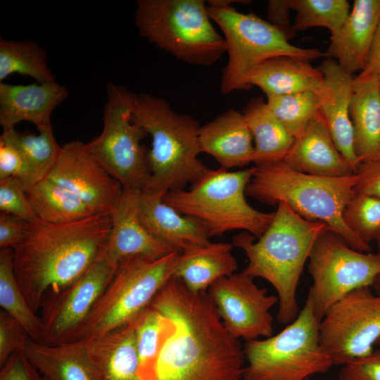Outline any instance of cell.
<instances>
[{
    "mask_svg": "<svg viewBox=\"0 0 380 380\" xmlns=\"http://www.w3.org/2000/svg\"><path fill=\"white\" fill-rule=\"evenodd\" d=\"M151 306L172 323L153 380H243V347L225 329L207 292H191L172 277Z\"/></svg>",
    "mask_w": 380,
    "mask_h": 380,
    "instance_id": "cell-1",
    "label": "cell"
},
{
    "mask_svg": "<svg viewBox=\"0 0 380 380\" xmlns=\"http://www.w3.org/2000/svg\"><path fill=\"white\" fill-rule=\"evenodd\" d=\"M111 215L99 213L63 224L27 222L13 248V270L28 304L37 314L45 298L75 283L106 245Z\"/></svg>",
    "mask_w": 380,
    "mask_h": 380,
    "instance_id": "cell-2",
    "label": "cell"
},
{
    "mask_svg": "<svg viewBox=\"0 0 380 380\" xmlns=\"http://www.w3.org/2000/svg\"><path fill=\"white\" fill-rule=\"evenodd\" d=\"M327 229L324 223L305 220L279 203L272 222L258 241L245 232L233 239L232 245L248 258L243 272L264 279L275 289L277 319L281 324H289L300 312L296 297L299 279L314 243Z\"/></svg>",
    "mask_w": 380,
    "mask_h": 380,
    "instance_id": "cell-3",
    "label": "cell"
},
{
    "mask_svg": "<svg viewBox=\"0 0 380 380\" xmlns=\"http://www.w3.org/2000/svg\"><path fill=\"white\" fill-rule=\"evenodd\" d=\"M356 173L345 177H322L297 171L283 161L257 164L246 186V195L260 203L288 205L310 221L324 223L352 248L365 253L371 246L362 241L346 224L343 210L355 194Z\"/></svg>",
    "mask_w": 380,
    "mask_h": 380,
    "instance_id": "cell-4",
    "label": "cell"
},
{
    "mask_svg": "<svg viewBox=\"0 0 380 380\" xmlns=\"http://www.w3.org/2000/svg\"><path fill=\"white\" fill-rule=\"evenodd\" d=\"M132 118L152 139L148 151L151 177L143 190L164 196L169 191L194 184L209 171L198 158L201 126L195 118L145 93L134 94Z\"/></svg>",
    "mask_w": 380,
    "mask_h": 380,
    "instance_id": "cell-5",
    "label": "cell"
},
{
    "mask_svg": "<svg viewBox=\"0 0 380 380\" xmlns=\"http://www.w3.org/2000/svg\"><path fill=\"white\" fill-rule=\"evenodd\" d=\"M209 16L223 33L228 61L222 70L220 91L248 90L254 71L265 61L278 56H289L310 61L323 56L315 48L291 44L270 23L253 13L236 11L232 4L241 0L207 1Z\"/></svg>",
    "mask_w": 380,
    "mask_h": 380,
    "instance_id": "cell-6",
    "label": "cell"
},
{
    "mask_svg": "<svg viewBox=\"0 0 380 380\" xmlns=\"http://www.w3.org/2000/svg\"><path fill=\"white\" fill-rule=\"evenodd\" d=\"M253 171L254 167L238 171L210 169L191 189L169 191L163 201L202 222L210 237L243 230L258 239L272 222L274 212L258 210L247 202L246 186Z\"/></svg>",
    "mask_w": 380,
    "mask_h": 380,
    "instance_id": "cell-7",
    "label": "cell"
},
{
    "mask_svg": "<svg viewBox=\"0 0 380 380\" xmlns=\"http://www.w3.org/2000/svg\"><path fill=\"white\" fill-rule=\"evenodd\" d=\"M134 23L141 37L184 63L211 65L226 53L204 0H138Z\"/></svg>",
    "mask_w": 380,
    "mask_h": 380,
    "instance_id": "cell-8",
    "label": "cell"
},
{
    "mask_svg": "<svg viewBox=\"0 0 380 380\" xmlns=\"http://www.w3.org/2000/svg\"><path fill=\"white\" fill-rule=\"evenodd\" d=\"M179 253L174 251L158 258L137 255L122 260L70 341L97 338L131 322L151 305L172 277Z\"/></svg>",
    "mask_w": 380,
    "mask_h": 380,
    "instance_id": "cell-9",
    "label": "cell"
},
{
    "mask_svg": "<svg viewBox=\"0 0 380 380\" xmlns=\"http://www.w3.org/2000/svg\"><path fill=\"white\" fill-rule=\"evenodd\" d=\"M319 319L310 302L280 332L246 341L243 380H308L334 365L321 347Z\"/></svg>",
    "mask_w": 380,
    "mask_h": 380,
    "instance_id": "cell-10",
    "label": "cell"
},
{
    "mask_svg": "<svg viewBox=\"0 0 380 380\" xmlns=\"http://www.w3.org/2000/svg\"><path fill=\"white\" fill-rule=\"evenodd\" d=\"M100 134L86 144L103 167L123 187L142 191L151 172L148 151L141 144L147 134L132 118L134 94L109 82Z\"/></svg>",
    "mask_w": 380,
    "mask_h": 380,
    "instance_id": "cell-11",
    "label": "cell"
},
{
    "mask_svg": "<svg viewBox=\"0 0 380 380\" xmlns=\"http://www.w3.org/2000/svg\"><path fill=\"white\" fill-rule=\"evenodd\" d=\"M312 284L307 300L321 320L327 310L353 291L372 286L380 274V258L350 247L328 229L315 241L309 255Z\"/></svg>",
    "mask_w": 380,
    "mask_h": 380,
    "instance_id": "cell-12",
    "label": "cell"
},
{
    "mask_svg": "<svg viewBox=\"0 0 380 380\" xmlns=\"http://www.w3.org/2000/svg\"><path fill=\"white\" fill-rule=\"evenodd\" d=\"M371 287L349 293L319 321V343L334 365L367 356L380 340V294Z\"/></svg>",
    "mask_w": 380,
    "mask_h": 380,
    "instance_id": "cell-13",
    "label": "cell"
},
{
    "mask_svg": "<svg viewBox=\"0 0 380 380\" xmlns=\"http://www.w3.org/2000/svg\"><path fill=\"white\" fill-rule=\"evenodd\" d=\"M106 246L89 270L73 284L49 296L41 307V342H69L112 279L116 269Z\"/></svg>",
    "mask_w": 380,
    "mask_h": 380,
    "instance_id": "cell-14",
    "label": "cell"
},
{
    "mask_svg": "<svg viewBox=\"0 0 380 380\" xmlns=\"http://www.w3.org/2000/svg\"><path fill=\"white\" fill-rule=\"evenodd\" d=\"M223 325L235 338L246 341L273 335L272 308L277 296L259 287L243 271L222 278L207 291Z\"/></svg>",
    "mask_w": 380,
    "mask_h": 380,
    "instance_id": "cell-15",
    "label": "cell"
},
{
    "mask_svg": "<svg viewBox=\"0 0 380 380\" xmlns=\"http://www.w3.org/2000/svg\"><path fill=\"white\" fill-rule=\"evenodd\" d=\"M45 179L66 189L98 213L112 215L123 193L122 185L91 154L86 144L78 140L61 146Z\"/></svg>",
    "mask_w": 380,
    "mask_h": 380,
    "instance_id": "cell-16",
    "label": "cell"
},
{
    "mask_svg": "<svg viewBox=\"0 0 380 380\" xmlns=\"http://www.w3.org/2000/svg\"><path fill=\"white\" fill-rule=\"evenodd\" d=\"M323 75L315 91L319 113L324 118L335 144L345 159L356 171L358 165L354 148V132L350 115V105L354 78L336 61L327 58L319 68Z\"/></svg>",
    "mask_w": 380,
    "mask_h": 380,
    "instance_id": "cell-17",
    "label": "cell"
},
{
    "mask_svg": "<svg viewBox=\"0 0 380 380\" xmlns=\"http://www.w3.org/2000/svg\"><path fill=\"white\" fill-rule=\"evenodd\" d=\"M140 191L123 189L120 201L111 215L112 227L106 252L117 265L131 256L158 258L175 251L151 235L142 224L138 211Z\"/></svg>",
    "mask_w": 380,
    "mask_h": 380,
    "instance_id": "cell-18",
    "label": "cell"
},
{
    "mask_svg": "<svg viewBox=\"0 0 380 380\" xmlns=\"http://www.w3.org/2000/svg\"><path fill=\"white\" fill-rule=\"evenodd\" d=\"M163 198L146 190L139 194V217L151 235L179 253L210 242L208 230L202 222L178 213L165 203Z\"/></svg>",
    "mask_w": 380,
    "mask_h": 380,
    "instance_id": "cell-19",
    "label": "cell"
},
{
    "mask_svg": "<svg viewBox=\"0 0 380 380\" xmlns=\"http://www.w3.org/2000/svg\"><path fill=\"white\" fill-rule=\"evenodd\" d=\"M380 23V0H355L353 8L338 31L331 35L323 56L336 59L347 72L365 68Z\"/></svg>",
    "mask_w": 380,
    "mask_h": 380,
    "instance_id": "cell-20",
    "label": "cell"
},
{
    "mask_svg": "<svg viewBox=\"0 0 380 380\" xmlns=\"http://www.w3.org/2000/svg\"><path fill=\"white\" fill-rule=\"evenodd\" d=\"M68 96L67 88L56 81L32 84L0 82V125L3 131L15 129L21 122L37 128L51 123L54 109Z\"/></svg>",
    "mask_w": 380,
    "mask_h": 380,
    "instance_id": "cell-21",
    "label": "cell"
},
{
    "mask_svg": "<svg viewBox=\"0 0 380 380\" xmlns=\"http://www.w3.org/2000/svg\"><path fill=\"white\" fill-rule=\"evenodd\" d=\"M281 161L297 171L317 176L336 177L355 174L337 148L319 113L295 139Z\"/></svg>",
    "mask_w": 380,
    "mask_h": 380,
    "instance_id": "cell-22",
    "label": "cell"
},
{
    "mask_svg": "<svg viewBox=\"0 0 380 380\" xmlns=\"http://www.w3.org/2000/svg\"><path fill=\"white\" fill-rule=\"evenodd\" d=\"M201 153L211 156L221 167H241L253 162L252 134L242 113L229 108L200 127Z\"/></svg>",
    "mask_w": 380,
    "mask_h": 380,
    "instance_id": "cell-23",
    "label": "cell"
},
{
    "mask_svg": "<svg viewBox=\"0 0 380 380\" xmlns=\"http://www.w3.org/2000/svg\"><path fill=\"white\" fill-rule=\"evenodd\" d=\"M22 351L49 380H96L88 340L47 344L29 337Z\"/></svg>",
    "mask_w": 380,
    "mask_h": 380,
    "instance_id": "cell-24",
    "label": "cell"
},
{
    "mask_svg": "<svg viewBox=\"0 0 380 380\" xmlns=\"http://www.w3.org/2000/svg\"><path fill=\"white\" fill-rule=\"evenodd\" d=\"M350 115L358 163L380 160V77L354 78Z\"/></svg>",
    "mask_w": 380,
    "mask_h": 380,
    "instance_id": "cell-25",
    "label": "cell"
},
{
    "mask_svg": "<svg viewBox=\"0 0 380 380\" xmlns=\"http://www.w3.org/2000/svg\"><path fill=\"white\" fill-rule=\"evenodd\" d=\"M233 245L210 242L179 253L173 277L179 279L194 293H205L217 280L230 276L238 269Z\"/></svg>",
    "mask_w": 380,
    "mask_h": 380,
    "instance_id": "cell-26",
    "label": "cell"
},
{
    "mask_svg": "<svg viewBox=\"0 0 380 380\" xmlns=\"http://www.w3.org/2000/svg\"><path fill=\"white\" fill-rule=\"evenodd\" d=\"M96 380H141L132 324L88 340Z\"/></svg>",
    "mask_w": 380,
    "mask_h": 380,
    "instance_id": "cell-27",
    "label": "cell"
},
{
    "mask_svg": "<svg viewBox=\"0 0 380 380\" xmlns=\"http://www.w3.org/2000/svg\"><path fill=\"white\" fill-rule=\"evenodd\" d=\"M322 78L321 71L310 61L278 56L262 63L252 75L250 84L259 87L267 96H279L315 91Z\"/></svg>",
    "mask_w": 380,
    "mask_h": 380,
    "instance_id": "cell-28",
    "label": "cell"
},
{
    "mask_svg": "<svg viewBox=\"0 0 380 380\" xmlns=\"http://www.w3.org/2000/svg\"><path fill=\"white\" fill-rule=\"evenodd\" d=\"M254 142L255 165L281 161L295 141L262 97L251 98L243 110Z\"/></svg>",
    "mask_w": 380,
    "mask_h": 380,
    "instance_id": "cell-29",
    "label": "cell"
},
{
    "mask_svg": "<svg viewBox=\"0 0 380 380\" xmlns=\"http://www.w3.org/2000/svg\"><path fill=\"white\" fill-rule=\"evenodd\" d=\"M37 219L45 222H73L99 214L75 194L44 179L26 191Z\"/></svg>",
    "mask_w": 380,
    "mask_h": 380,
    "instance_id": "cell-30",
    "label": "cell"
},
{
    "mask_svg": "<svg viewBox=\"0 0 380 380\" xmlns=\"http://www.w3.org/2000/svg\"><path fill=\"white\" fill-rule=\"evenodd\" d=\"M47 51L33 40L0 38V82L13 73L34 78L38 83L55 82L47 63Z\"/></svg>",
    "mask_w": 380,
    "mask_h": 380,
    "instance_id": "cell-31",
    "label": "cell"
},
{
    "mask_svg": "<svg viewBox=\"0 0 380 380\" xmlns=\"http://www.w3.org/2000/svg\"><path fill=\"white\" fill-rule=\"evenodd\" d=\"M134 328L141 380H153L160 348L172 328L171 320L149 306L131 322Z\"/></svg>",
    "mask_w": 380,
    "mask_h": 380,
    "instance_id": "cell-32",
    "label": "cell"
},
{
    "mask_svg": "<svg viewBox=\"0 0 380 380\" xmlns=\"http://www.w3.org/2000/svg\"><path fill=\"white\" fill-rule=\"evenodd\" d=\"M0 305L2 310L23 326L32 340L40 341V317L32 310L19 286L13 270L11 248H1L0 251Z\"/></svg>",
    "mask_w": 380,
    "mask_h": 380,
    "instance_id": "cell-33",
    "label": "cell"
},
{
    "mask_svg": "<svg viewBox=\"0 0 380 380\" xmlns=\"http://www.w3.org/2000/svg\"><path fill=\"white\" fill-rule=\"evenodd\" d=\"M37 134L19 132L15 129L3 131L1 137L18 148L41 181L48 176L56 164L61 151L51 124L37 128Z\"/></svg>",
    "mask_w": 380,
    "mask_h": 380,
    "instance_id": "cell-34",
    "label": "cell"
},
{
    "mask_svg": "<svg viewBox=\"0 0 380 380\" xmlns=\"http://www.w3.org/2000/svg\"><path fill=\"white\" fill-rule=\"evenodd\" d=\"M288 4L290 9L296 13L293 23L296 32L323 27L333 35L341 28L350 11L346 0H288Z\"/></svg>",
    "mask_w": 380,
    "mask_h": 380,
    "instance_id": "cell-35",
    "label": "cell"
},
{
    "mask_svg": "<svg viewBox=\"0 0 380 380\" xmlns=\"http://www.w3.org/2000/svg\"><path fill=\"white\" fill-rule=\"evenodd\" d=\"M267 98V103L272 112L295 139L303 133L319 113L318 99L312 91Z\"/></svg>",
    "mask_w": 380,
    "mask_h": 380,
    "instance_id": "cell-36",
    "label": "cell"
},
{
    "mask_svg": "<svg viewBox=\"0 0 380 380\" xmlns=\"http://www.w3.org/2000/svg\"><path fill=\"white\" fill-rule=\"evenodd\" d=\"M343 217L350 230L370 246L380 233V198L355 194L346 205Z\"/></svg>",
    "mask_w": 380,
    "mask_h": 380,
    "instance_id": "cell-37",
    "label": "cell"
},
{
    "mask_svg": "<svg viewBox=\"0 0 380 380\" xmlns=\"http://www.w3.org/2000/svg\"><path fill=\"white\" fill-rule=\"evenodd\" d=\"M8 177L19 179L26 191L40 181L20 151L0 137V179Z\"/></svg>",
    "mask_w": 380,
    "mask_h": 380,
    "instance_id": "cell-38",
    "label": "cell"
},
{
    "mask_svg": "<svg viewBox=\"0 0 380 380\" xmlns=\"http://www.w3.org/2000/svg\"><path fill=\"white\" fill-rule=\"evenodd\" d=\"M0 210L27 222L37 220L22 182L14 177L0 179Z\"/></svg>",
    "mask_w": 380,
    "mask_h": 380,
    "instance_id": "cell-39",
    "label": "cell"
},
{
    "mask_svg": "<svg viewBox=\"0 0 380 380\" xmlns=\"http://www.w3.org/2000/svg\"><path fill=\"white\" fill-rule=\"evenodd\" d=\"M30 337L23 326L4 310L0 312V367L15 352L22 351Z\"/></svg>",
    "mask_w": 380,
    "mask_h": 380,
    "instance_id": "cell-40",
    "label": "cell"
},
{
    "mask_svg": "<svg viewBox=\"0 0 380 380\" xmlns=\"http://www.w3.org/2000/svg\"><path fill=\"white\" fill-rule=\"evenodd\" d=\"M339 380H380V348L343 365Z\"/></svg>",
    "mask_w": 380,
    "mask_h": 380,
    "instance_id": "cell-41",
    "label": "cell"
},
{
    "mask_svg": "<svg viewBox=\"0 0 380 380\" xmlns=\"http://www.w3.org/2000/svg\"><path fill=\"white\" fill-rule=\"evenodd\" d=\"M355 173V193L380 198V160L359 163Z\"/></svg>",
    "mask_w": 380,
    "mask_h": 380,
    "instance_id": "cell-42",
    "label": "cell"
},
{
    "mask_svg": "<svg viewBox=\"0 0 380 380\" xmlns=\"http://www.w3.org/2000/svg\"><path fill=\"white\" fill-rule=\"evenodd\" d=\"M0 380H42V376L23 352L18 351L1 367Z\"/></svg>",
    "mask_w": 380,
    "mask_h": 380,
    "instance_id": "cell-43",
    "label": "cell"
},
{
    "mask_svg": "<svg viewBox=\"0 0 380 380\" xmlns=\"http://www.w3.org/2000/svg\"><path fill=\"white\" fill-rule=\"evenodd\" d=\"M27 222L11 213H0V247L13 249L23 239Z\"/></svg>",
    "mask_w": 380,
    "mask_h": 380,
    "instance_id": "cell-44",
    "label": "cell"
},
{
    "mask_svg": "<svg viewBox=\"0 0 380 380\" xmlns=\"http://www.w3.org/2000/svg\"><path fill=\"white\" fill-rule=\"evenodd\" d=\"M288 0H270L267 4V21L276 27L289 42L296 30L289 18Z\"/></svg>",
    "mask_w": 380,
    "mask_h": 380,
    "instance_id": "cell-45",
    "label": "cell"
},
{
    "mask_svg": "<svg viewBox=\"0 0 380 380\" xmlns=\"http://www.w3.org/2000/svg\"><path fill=\"white\" fill-rule=\"evenodd\" d=\"M372 76L380 77V23L377 27L365 67L357 77L365 78Z\"/></svg>",
    "mask_w": 380,
    "mask_h": 380,
    "instance_id": "cell-46",
    "label": "cell"
},
{
    "mask_svg": "<svg viewBox=\"0 0 380 380\" xmlns=\"http://www.w3.org/2000/svg\"><path fill=\"white\" fill-rule=\"evenodd\" d=\"M372 286L374 289V291L376 293L380 294V274L376 279Z\"/></svg>",
    "mask_w": 380,
    "mask_h": 380,
    "instance_id": "cell-47",
    "label": "cell"
},
{
    "mask_svg": "<svg viewBox=\"0 0 380 380\" xmlns=\"http://www.w3.org/2000/svg\"><path fill=\"white\" fill-rule=\"evenodd\" d=\"M376 241L377 244V252L376 253L380 258V233L379 236H377Z\"/></svg>",
    "mask_w": 380,
    "mask_h": 380,
    "instance_id": "cell-48",
    "label": "cell"
},
{
    "mask_svg": "<svg viewBox=\"0 0 380 380\" xmlns=\"http://www.w3.org/2000/svg\"><path fill=\"white\" fill-rule=\"evenodd\" d=\"M42 380H49V379H47L45 378V377L42 376Z\"/></svg>",
    "mask_w": 380,
    "mask_h": 380,
    "instance_id": "cell-49",
    "label": "cell"
},
{
    "mask_svg": "<svg viewBox=\"0 0 380 380\" xmlns=\"http://www.w3.org/2000/svg\"><path fill=\"white\" fill-rule=\"evenodd\" d=\"M377 344L380 346V340L379 341Z\"/></svg>",
    "mask_w": 380,
    "mask_h": 380,
    "instance_id": "cell-50",
    "label": "cell"
}]
</instances>
